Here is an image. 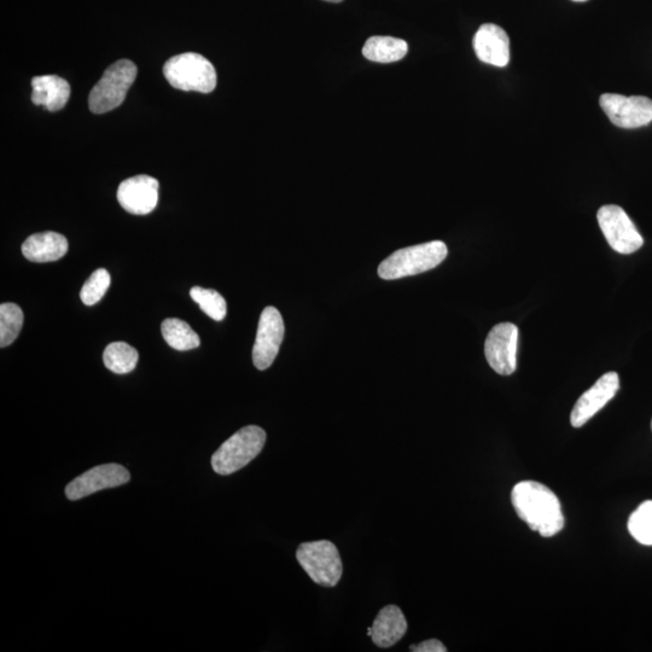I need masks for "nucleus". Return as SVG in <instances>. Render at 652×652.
I'll return each instance as SVG.
<instances>
[{
	"mask_svg": "<svg viewBox=\"0 0 652 652\" xmlns=\"http://www.w3.org/2000/svg\"><path fill=\"white\" fill-rule=\"evenodd\" d=\"M474 50L483 63L506 67L510 62V39L502 27L486 23L474 37Z\"/></svg>",
	"mask_w": 652,
	"mask_h": 652,
	"instance_id": "obj_14",
	"label": "nucleus"
},
{
	"mask_svg": "<svg viewBox=\"0 0 652 652\" xmlns=\"http://www.w3.org/2000/svg\"><path fill=\"white\" fill-rule=\"evenodd\" d=\"M407 51L409 46L403 39L371 37L364 45L363 55L372 62L393 63L403 60Z\"/></svg>",
	"mask_w": 652,
	"mask_h": 652,
	"instance_id": "obj_18",
	"label": "nucleus"
},
{
	"mask_svg": "<svg viewBox=\"0 0 652 652\" xmlns=\"http://www.w3.org/2000/svg\"><path fill=\"white\" fill-rule=\"evenodd\" d=\"M296 558L313 582L324 587H335L343 573L339 550L329 540L311 541L299 546Z\"/></svg>",
	"mask_w": 652,
	"mask_h": 652,
	"instance_id": "obj_6",
	"label": "nucleus"
},
{
	"mask_svg": "<svg viewBox=\"0 0 652 652\" xmlns=\"http://www.w3.org/2000/svg\"><path fill=\"white\" fill-rule=\"evenodd\" d=\"M137 72L136 64L131 61L121 60L113 63L90 93L91 112L106 114L121 106L127 91L135 83Z\"/></svg>",
	"mask_w": 652,
	"mask_h": 652,
	"instance_id": "obj_5",
	"label": "nucleus"
},
{
	"mask_svg": "<svg viewBox=\"0 0 652 652\" xmlns=\"http://www.w3.org/2000/svg\"><path fill=\"white\" fill-rule=\"evenodd\" d=\"M620 389V378L616 372L603 375L593 386L581 395L574 406L570 422L574 428L584 426L613 399Z\"/></svg>",
	"mask_w": 652,
	"mask_h": 652,
	"instance_id": "obj_12",
	"label": "nucleus"
},
{
	"mask_svg": "<svg viewBox=\"0 0 652 652\" xmlns=\"http://www.w3.org/2000/svg\"><path fill=\"white\" fill-rule=\"evenodd\" d=\"M23 312L15 304L0 306V347L11 345L19 336L23 325Z\"/></svg>",
	"mask_w": 652,
	"mask_h": 652,
	"instance_id": "obj_21",
	"label": "nucleus"
},
{
	"mask_svg": "<svg viewBox=\"0 0 652 652\" xmlns=\"http://www.w3.org/2000/svg\"><path fill=\"white\" fill-rule=\"evenodd\" d=\"M159 182L153 177L137 176L124 180L119 186L118 201L126 212L147 215L159 202Z\"/></svg>",
	"mask_w": 652,
	"mask_h": 652,
	"instance_id": "obj_13",
	"label": "nucleus"
},
{
	"mask_svg": "<svg viewBox=\"0 0 652 652\" xmlns=\"http://www.w3.org/2000/svg\"><path fill=\"white\" fill-rule=\"evenodd\" d=\"M68 252L67 238L57 232H42L29 236L22 244V254L33 263H51Z\"/></svg>",
	"mask_w": 652,
	"mask_h": 652,
	"instance_id": "obj_15",
	"label": "nucleus"
},
{
	"mask_svg": "<svg viewBox=\"0 0 652 652\" xmlns=\"http://www.w3.org/2000/svg\"><path fill=\"white\" fill-rule=\"evenodd\" d=\"M131 480L128 470L119 464H104L92 468L73 480L66 488L69 500H79L107 488L126 485Z\"/></svg>",
	"mask_w": 652,
	"mask_h": 652,
	"instance_id": "obj_11",
	"label": "nucleus"
},
{
	"mask_svg": "<svg viewBox=\"0 0 652 652\" xmlns=\"http://www.w3.org/2000/svg\"><path fill=\"white\" fill-rule=\"evenodd\" d=\"M407 621L397 605H387L378 613L372 626V642L378 648H390L405 636Z\"/></svg>",
	"mask_w": 652,
	"mask_h": 652,
	"instance_id": "obj_16",
	"label": "nucleus"
},
{
	"mask_svg": "<svg viewBox=\"0 0 652 652\" xmlns=\"http://www.w3.org/2000/svg\"><path fill=\"white\" fill-rule=\"evenodd\" d=\"M324 2H329V3H341L343 0H324Z\"/></svg>",
	"mask_w": 652,
	"mask_h": 652,
	"instance_id": "obj_26",
	"label": "nucleus"
},
{
	"mask_svg": "<svg viewBox=\"0 0 652 652\" xmlns=\"http://www.w3.org/2000/svg\"><path fill=\"white\" fill-rule=\"evenodd\" d=\"M284 322L276 307H266L259 320L253 348V362L258 370L269 369L275 362L284 339Z\"/></svg>",
	"mask_w": 652,
	"mask_h": 652,
	"instance_id": "obj_10",
	"label": "nucleus"
},
{
	"mask_svg": "<svg viewBox=\"0 0 652 652\" xmlns=\"http://www.w3.org/2000/svg\"><path fill=\"white\" fill-rule=\"evenodd\" d=\"M112 283L109 272L106 269H98L92 273L80 291L81 301L86 306L96 305L100 302Z\"/></svg>",
	"mask_w": 652,
	"mask_h": 652,
	"instance_id": "obj_24",
	"label": "nucleus"
},
{
	"mask_svg": "<svg viewBox=\"0 0 652 652\" xmlns=\"http://www.w3.org/2000/svg\"><path fill=\"white\" fill-rule=\"evenodd\" d=\"M266 444V433L256 426L244 427L226 440L213 454L212 467L219 475H231L259 456Z\"/></svg>",
	"mask_w": 652,
	"mask_h": 652,
	"instance_id": "obj_3",
	"label": "nucleus"
},
{
	"mask_svg": "<svg viewBox=\"0 0 652 652\" xmlns=\"http://www.w3.org/2000/svg\"><path fill=\"white\" fill-rule=\"evenodd\" d=\"M163 74L174 89L182 91L209 93L217 86L213 64L195 52L172 57L163 66Z\"/></svg>",
	"mask_w": 652,
	"mask_h": 652,
	"instance_id": "obj_4",
	"label": "nucleus"
},
{
	"mask_svg": "<svg viewBox=\"0 0 652 652\" xmlns=\"http://www.w3.org/2000/svg\"><path fill=\"white\" fill-rule=\"evenodd\" d=\"M32 86V102L36 106H44L49 112L63 109L71 96V86L57 75L36 77L32 80Z\"/></svg>",
	"mask_w": 652,
	"mask_h": 652,
	"instance_id": "obj_17",
	"label": "nucleus"
},
{
	"mask_svg": "<svg viewBox=\"0 0 652 652\" xmlns=\"http://www.w3.org/2000/svg\"><path fill=\"white\" fill-rule=\"evenodd\" d=\"M574 2H587V0H574Z\"/></svg>",
	"mask_w": 652,
	"mask_h": 652,
	"instance_id": "obj_28",
	"label": "nucleus"
},
{
	"mask_svg": "<svg viewBox=\"0 0 652 652\" xmlns=\"http://www.w3.org/2000/svg\"><path fill=\"white\" fill-rule=\"evenodd\" d=\"M161 330L167 345L177 351H190L201 345L200 336L184 320L178 318L163 320Z\"/></svg>",
	"mask_w": 652,
	"mask_h": 652,
	"instance_id": "obj_19",
	"label": "nucleus"
},
{
	"mask_svg": "<svg viewBox=\"0 0 652 652\" xmlns=\"http://www.w3.org/2000/svg\"><path fill=\"white\" fill-rule=\"evenodd\" d=\"M368 636H370V637L372 636V627H370L369 630H368Z\"/></svg>",
	"mask_w": 652,
	"mask_h": 652,
	"instance_id": "obj_27",
	"label": "nucleus"
},
{
	"mask_svg": "<svg viewBox=\"0 0 652 652\" xmlns=\"http://www.w3.org/2000/svg\"><path fill=\"white\" fill-rule=\"evenodd\" d=\"M190 296L208 317L217 322H221L226 317L227 304L218 291L194 287L190 290Z\"/></svg>",
	"mask_w": 652,
	"mask_h": 652,
	"instance_id": "obj_22",
	"label": "nucleus"
},
{
	"mask_svg": "<svg viewBox=\"0 0 652 652\" xmlns=\"http://www.w3.org/2000/svg\"><path fill=\"white\" fill-rule=\"evenodd\" d=\"M447 253L446 244L441 241L399 249L378 267V276L386 281L416 276L438 267Z\"/></svg>",
	"mask_w": 652,
	"mask_h": 652,
	"instance_id": "obj_2",
	"label": "nucleus"
},
{
	"mask_svg": "<svg viewBox=\"0 0 652 652\" xmlns=\"http://www.w3.org/2000/svg\"><path fill=\"white\" fill-rule=\"evenodd\" d=\"M518 328L502 323L489 331L485 342V355L491 368L502 376L514 374L517 368Z\"/></svg>",
	"mask_w": 652,
	"mask_h": 652,
	"instance_id": "obj_9",
	"label": "nucleus"
},
{
	"mask_svg": "<svg viewBox=\"0 0 652 652\" xmlns=\"http://www.w3.org/2000/svg\"><path fill=\"white\" fill-rule=\"evenodd\" d=\"M628 531L638 543L652 546V500H646L628 520Z\"/></svg>",
	"mask_w": 652,
	"mask_h": 652,
	"instance_id": "obj_23",
	"label": "nucleus"
},
{
	"mask_svg": "<svg viewBox=\"0 0 652 652\" xmlns=\"http://www.w3.org/2000/svg\"><path fill=\"white\" fill-rule=\"evenodd\" d=\"M651 428H652V422H651Z\"/></svg>",
	"mask_w": 652,
	"mask_h": 652,
	"instance_id": "obj_29",
	"label": "nucleus"
},
{
	"mask_svg": "<svg viewBox=\"0 0 652 652\" xmlns=\"http://www.w3.org/2000/svg\"><path fill=\"white\" fill-rule=\"evenodd\" d=\"M605 115L620 128H638L652 122V100L643 96L626 97L605 93L599 100Z\"/></svg>",
	"mask_w": 652,
	"mask_h": 652,
	"instance_id": "obj_8",
	"label": "nucleus"
},
{
	"mask_svg": "<svg viewBox=\"0 0 652 652\" xmlns=\"http://www.w3.org/2000/svg\"><path fill=\"white\" fill-rule=\"evenodd\" d=\"M598 224L610 247L620 254H632L643 247L644 240L636 225L619 206H603L597 213Z\"/></svg>",
	"mask_w": 652,
	"mask_h": 652,
	"instance_id": "obj_7",
	"label": "nucleus"
},
{
	"mask_svg": "<svg viewBox=\"0 0 652 652\" xmlns=\"http://www.w3.org/2000/svg\"><path fill=\"white\" fill-rule=\"evenodd\" d=\"M138 358L137 349L125 342L110 343L103 354L104 365L118 375L130 374L135 370Z\"/></svg>",
	"mask_w": 652,
	"mask_h": 652,
	"instance_id": "obj_20",
	"label": "nucleus"
},
{
	"mask_svg": "<svg viewBox=\"0 0 652 652\" xmlns=\"http://www.w3.org/2000/svg\"><path fill=\"white\" fill-rule=\"evenodd\" d=\"M511 502L518 517L543 538L555 537L564 528L560 499L543 483L522 481L512 489Z\"/></svg>",
	"mask_w": 652,
	"mask_h": 652,
	"instance_id": "obj_1",
	"label": "nucleus"
},
{
	"mask_svg": "<svg viewBox=\"0 0 652 652\" xmlns=\"http://www.w3.org/2000/svg\"><path fill=\"white\" fill-rule=\"evenodd\" d=\"M413 652H446V646L438 639H429L418 645H411Z\"/></svg>",
	"mask_w": 652,
	"mask_h": 652,
	"instance_id": "obj_25",
	"label": "nucleus"
}]
</instances>
